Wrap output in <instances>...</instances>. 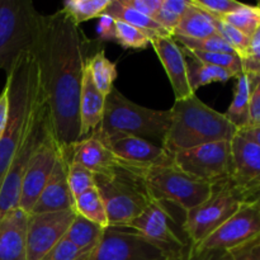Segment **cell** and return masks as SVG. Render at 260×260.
<instances>
[{
	"label": "cell",
	"instance_id": "cell-1",
	"mask_svg": "<svg viewBox=\"0 0 260 260\" xmlns=\"http://www.w3.org/2000/svg\"><path fill=\"white\" fill-rule=\"evenodd\" d=\"M53 136L63 156L80 140V96L88 60V40L62 10L42 15L30 50Z\"/></svg>",
	"mask_w": 260,
	"mask_h": 260
},
{
	"label": "cell",
	"instance_id": "cell-2",
	"mask_svg": "<svg viewBox=\"0 0 260 260\" xmlns=\"http://www.w3.org/2000/svg\"><path fill=\"white\" fill-rule=\"evenodd\" d=\"M5 85L9 90V114L0 139V187L27 137L33 116L43 101L37 66L30 53H24L7 74Z\"/></svg>",
	"mask_w": 260,
	"mask_h": 260
},
{
	"label": "cell",
	"instance_id": "cell-3",
	"mask_svg": "<svg viewBox=\"0 0 260 260\" xmlns=\"http://www.w3.org/2000/svg\"><path fill=\"white\" fill-rule=\"evenodd\" d=\"M162 147L170 155L217 141H231L238 134L225 114L203 103L197 95L175 101Z\"/></svg>",
	"mask_w": 260,
	"mask_h": 260
},
{
	"label": "cell",
	"instance_id": "cell-4",
	"mask_svg": "<svg viewBox=\"0 0 260 260\" xmlns=\"http://www.w3.org/2000/svg\"><path fill=\"white\" fill-rule=\"evenodd\" d=\"M172 113L139 106L116 88L106 96L103 122L99 131L103 135L124 134L140 137L152 142H160L162 146L170 126Z\"/></svg>",
	"mask_w": 260,
	"mask_h": 260
},
{
	"label": "cell",
	"instance_id": "cell-5",
	"mask_svg": "<svg viewBox=\"0 0 260 260\" xmlns=\"http://www.w3.org/2000/svg\"><path fill=\"white\" fill-rule=\"evenodd\" d=\"M41 18L30 0H0V69L5 74L30 52Z\"/></svg>",
	"mask_w": 260,
	"mask_h": 260
},
{
	"label": "cell",
	"instance_id": "cell-6",
	"mask_svg": "<svg viewBox=\"0 0 260 260\" xmlns=\"http://www.w3.org/2000/svg\"><path fill=\"white\" fill-rule=\"evenodd\" d=\"M185 212L172 203L151 200L150 205L127 223L124 229L149 239L169 251L177 260H184L192 246L184 229Z\"/></svg>",
	"mask_w": 260,
	"mask_h": 260
},
{
	"label": "cell",
	"instance_id": "cell-7",
	"mask_svg": "<svg viewBox=\"0 0 260 260\" xmlns=\"http://www.w3.org/2000/svg\"><path fill=\"white\" fill-rule=\"evenodd\" d=\"M95 185L104 206L109 228H124L151 202L144 180L121 167L113 175H95Z\"/></svg>",
	"mask_w": 260,
	"mask_h": 260
},
{
	"label": "cell",
	"instance_id": "cell-8",
	"mask_svg": "<svg viewBox=\"0 0 260 260\" xmlns=\"http://www.w3.org/2000/svg\"><path fill=\"white\" fill-rule=\"evenodd\" d=\"M140 175L151 200L172 203L184 212L205 202L212 193V185L190 178L173 160L142 170Z\"/></svg>",
	"mask_w": 260,
	"mask_h": 260
},
{
	"label": "cell",
	"instance_id": "cell-9",
	"mask_svg": "<svg viewBox=\"0 0 260 260\" xmlns=\"http://www.w3.org/2000/svg\"><path fill=\"white\" fill-rule=\"evenodd\" d=\"M244 202V197L233 187L230 180L212 185L210 197L185 212L184 229L190 244L200 245L223 225Z\"/></svg>",
	"mask_w": 260,
	"mask_h": 260
},
{
	"label": "cell",
	"instance_id": "cell-10",
	"mask_svg": "<svg viewBox=\"0 0 260 260\" xmlns=\"http://www.w3.org/2000/svg\"><path fill=\"white\" fill-rule=\"evenodd\" d=\"M50 129V116H48L45 101H42L33 116L27 137H25L18 154L15 155L7 175L3 180L2 187H0V218L7 215L9 211L18 207L23 177H24L25 170L29 164L30 157Z\"/></svg>",
	"mask_w": 260,
	"mask_h": 260
},
{
	"label": "cell",
	"instance_id": "cell-11",
	"mask_svg": "<svg viewBox=\"0 0 260 260\" xmlns=\"http://www.w3.org/2000/svg\"><path fill=\"white\" fill-rule=\"evenodd\" d=\"M173 162L190 178L215 185L230 179L231 141L201 145L172 155Z\"/></svg>",
	"mask_w": 260,
	"mask_h": 260
},
{
	"label": "cell",
	"instance_id": "cell-12",
	"mask_svg": "<svg viewBox=\"0 0 260 260\" xmlns=\"http://www.w3.org/2000/svg\"><path fill=\"white\" fill-rule=\"evenodd\" d=\"M88 260H177L169 251L124 228H107Z\"/></svg>",
	"mask_w": 260,
	"mask_h": 260
},
{
	"label": "cell",
	"instance_id": "cell-13",
	"mask_svg": "<svg viewBox=\"0 0 260 260\" xmlns=\"http://www.w3.org/2000/svg\"><path fill=\"white\" fill-rule=\"evenodd\" d=\"M260 239V202L245 201L239 210L212 235L200 244V248L233 251Z\"/></svg>",
	"mask_w": 260,
	"mask_h": 260
},
{
	"label": "cell",
	"instance_id": "cell-14",
	"mask_svg": "<svg viewBox=\"0 0 260 260\" xmlns=\"http://www.w3.org/2000/svg\"><path fill=\"white\" fill-rule=\"evenodd\" d=\"M96 132L101 135L122 167L136 174L145 169L167 164L173 160L172 155L164 147L152 144L147 140L124 134L103 135L99 131Z\"/></svg>",
	"mask_w": 260,
	"mask_h": 260
},
{
	"label": "cell",
	"instance_id": "cell-15",
	"mask_svg": "<svg viewBox=\"0 0 260 260\" xmlns=\"http://www.w3.org/2000/svg\"><path fill=\"white\" fill-rule=\"evenodd\" d=\"M58 154H60V147L51 128L43 141L33 152L23 177L18 207L25 212H32L33 206L36 205L41 192L52 174Z\"/></svg>",
	"mask_w": 260,
	"mask_h": 260
},
{
	"label": "cell",
	"instance_id": "cell-16",
	"mask_svg": "<svg viewBox=\"0 0 260 260\" xmlns=\"http://www.w3.org/2000/svg\"><path fill=\"white\" fill-rule=\"evenodd\" d=\"M75 210L30 215L27 236V260H41L65 238L75 218Z\"/></svg>",
	"mask_w": 260,
	"mask_h": 260
},
{
	"label": "cell",
	"instance_id": "cell-17",
	"mask_svg": "<svg viewBox=\"0 0 260 260\" xmlns=\"http://www.w3.org/2000/svg\"><path fill=\"white\" fill-rule=\"evenodd\" d=\"M230 183L245 201L260 193V146L236 134L231 140Z\"/></svg>",
	"mask_w": 260,
	"mask_h": 260
},
{
	"label": "cell",
	"instance_id": "cell-18",
	"mask_svg": "<svg viewBox=\"0 0 260 260\" xmlns=\"http://www.w3.org/2000/svg\"><path fill=\"white\" fill-rule=\"evenodd\" d=\"M155 53L159 57L168 79L172 84L175 101H183L194 95L188 80L187 58L182 47L170 35L156 36L151 40Z\"/></svg>",
	"mask_w": 260,
	"mask_h": 260
},
{
	"label": "cell",
	"instance_id": "cell-19",
	"mask_svg": "<svg viewBox=\"0 0 260 260\" xmlns=\"http://www.w3.org/2000/svg\"><path fill=\"white\" fill-rule=\"evenodd\" d=\"M68 162L70 161L63 156L60 150L52 174L41 192L36 205L33 206L30 215L75 210V198L69 187Z\"/></svg>",
	"mask_w": 260,
	"mask_h": 260
},
{
	"label": "cell",
	"instance_id": "cell-20",
	"mask_svg": "<svg viewBox=\"0 0 260 260\" xmlns=\"http://www.w3.org/2000/svg\"><path fill=\"white\" fill-rule=\"evenodd\" d=\"M70 161H76L95 175L109 177L122 167L98 132L81 139L70 151Z\"/></svg>",
	"mask_w": 260,
	"mask_h": 260
},
{
	"label": "cell",
	"instance_id": "cell-21",
	"mask_svg": "<svg viewBox=\"0 0 260 260\" xmlns=\"http://www.w3.org/2000/svg\"><path fill=\"white\" fill-rule=\"evenodd\" d=\"M30 213L17 207L0 218V260H27Z\"/></svg>",
	"mask_w": 260,
	"mask_h": 260
},
{
	"label": "cell",
	"instance_id": "cell-22",
	"mask_svg": "<svg viewBox=\"0 0 260 260\" xmlns=\"http://www.w3.org/2000/svg\"><path fill=\"white\" fill-rule=\"evenodd\" d=\"M106 109V95L99 91L85 68L80 96V140L90 136L99 129ZM79 140V141H80Z\"/></svg>",
	"mask_w": 260,
	"mask_h": 260
},
{
	"label": "cell",
	"instance_id": "cell-23",
	"mask_svg": "<svg viewBox=\"0 0 260 260\" xmlns=\"http://www.w3.org/2000/svg\"><path fill=\"white\" fill-rule=\"evenodd\" d=\"M215 35H217V32L212 15L196 7L192 2H189L182 19L172 33V36H180L193 40H203Z\"/></svg>",
	"mask_w": 260,
	"mask_h": 260
},
{
	"label": "cell",
	"instance_id": "cell-24",
	"mask_svg": "<svg viewBox=\"0 0 260 260\" xmlns=\"http://www.w3.org/2000/svg\"><path fill=\"white\" fill-rule=\"evenodd\" d=\"M103 14L109 15L113 19L119 20V22L127 23L135 28L144 30L147 35L151 36L152 38L156 36H167L169 33L164 29L160 24H157L152 18L146 17L141 13L136 12L132 8L124 5L121 0H111L108 7L103 12Z\"/></svg>",
	"mask_w": 260,
	"mask_h": 260
},
{
	"label": "cell",
	"instance_id": "cell-25",
	"mask_svg": "<svg viewBox=\"0 0 260 260\" xmlns=\"http://www.w3.org/2000/svg\"><path fill=\"white\" fill-rule=\"evenodd\" d=\"M249 111H250V81L245 73L236 78L235 91L230 107L225 117L236 127V129L249 126Z\"/></svg>",
	"mask_w": 260,
	"mask_h": 260
},
{
	"label": "cell",
	"instance_id": "cell-26",
	"mask_svg": "<svg viewBox=\"0 0 260 260\" xmlns=\"http://www.w3.org/2000/svg\"><path fill=\"white\" fill-rule=\"evenodd\" d=\"M184 55L185 58H187L188 80H189L190 89L194 94L201 86L208 85V84L212 83H226L231 78H235L230 71L225 70V69L201 62L197 58L192 57V56L185 52Z\"/></svg>",
	"mask_w": 260,
	"mask_h": 260
},
{
	"label": "cell",
	"instance_id": "cell-27",
	"mask_svg": "<svg viewBox=\"0 0 260 260\" xmlns=\"http://www.w3.org/2000/svg\"><path fill=\"white\" fill-rule=\"evenodd\" d=\"M106 229L91 221L86 220L83 216L76 213L73 223L69 228L65 238L70 240L76 248L81 249L84 251L93 253L94 249L99 245L102 238L104 235Z\"/></svg>",
	"mask_w": 260,
	"mask_h": 260
},
{
	"label": "cell",
	"instance_id": "cell-28",
	"mask_svg": "<svg viewBox=\"0 0 260 260\" xmlns=\"http://www.w3.org/2000/svg\"><path fill=\"white\" fill-rule=\"evenodd\" d=\"M86 69L90 73L91 79L96 88L104 95H108L112 89L114 88L118 71H117V63L109 60L106 56L104 50L96 51L86 60Z\"/></svg>",
	"mask_w": 260,
	"mask_h": 260
},
{
	"label": "cell",
	"instance_id": "cell-29",
	"mask_svg": "<svg viewBox=\"0 0 260 260\" xmlns=\"http://www.w3.org/2000/svg\"><path fill=\"white\" fill-rule=\"evenodd\" d=\"M75 212L103 229L109 228L106 206L96 187L85 190L75 198Z\"/></svg>",
	"mask_w": 260,
	"mask_h": 260
},
{
	"label": "cell",
	"instance_id": "cell-30",
	"mask_svg": "<svg viewBox=\"0 0 260 260\" xmlns=\"http://www.w3.org/2000/svg\"><path fill=\"white\" fill-rule=\"evenodd\" d=\"M109 3L111 0H65L61 10L79 25L94 18L98 19Z\"/></svg>",
	"mask_w": 260,
	"mask_h": 260
},
{
	"label": "cell",
	"instance_id": "cell-31",
	"mask_svg": "<svg viewBox=\"0 0 260 260\" xmlns=\"http://www.w3.org/2000/svg\"><path fill=\"white\" fill-rule=\"evenodd\" d=\"M220 19L251 38V36L260 27V9L256 5L244 4L238 10L220 18Z\"/></svg>",
	"mask_w": 260,
	"mask_h": 260
},
{
	"label": "cell",
	"instance_id": "cell-32",
	"mask_svg": "<svg viewBox=\"0 0 260 260\" xmlns=\"http://www.w3.org/2000/svg\"><path fill=\"white\" fill-rule=\"evenodd\" d=\"M175 42L182 48L188 51H200V52H216V53H238L233 50L230 45H228L225 40L220 35L211 36L203 40H193V38L180 37V36H172ZM239 56V55H238Z\"/></svg>",
	"mask_w": 260,
	"mask_h": 260
},
{
	"label": "cell",
	"instance_id": "cell-33",
	"mask_svg": "<svg viewBox=\"0 0 260 260\" xmlns=\"http://www.w3.org/2000/svg\"><path fill=\"white\" fill-rule=\"evenodd\" d=\"M185 53L192 57L197 58L201 62L208 63V65L218 66L225 70L230 71L235 78L244 73L243 60L235 53H216V52H200V51H188L183 48Z\"/></svg>",
	"mask_w": 260,
	"mask_h": 260
},
{
	"label": "cell",
	"instance_id": "cell-34",
	"mask_svg": "<svg viewBox=\"0 0 260 260\" xmlns=\"http://www.w3.org/2000/svg\"><path fill=\"white\" fill-rule=\"evenodd\" d=\"M189 2L187 0H162L161 7L155 14L154 20L161 25L170 36L182 19Z\"/></svg>",
	"mask_w": 260,
	"mask_h": 260
},
{
	"label": "cell",
	"instance_id": "cell-35",
	"mask_svg": "<svg viewBox=\"0 0 260 260\" xmlns=\"http://www.w3.org/2000/svg\"><path fill=\"white\" fill-rule=\"evenodd\" d=\"M151 36L144 30L116 20V42L123 48L144 50L151 43Z\"/></svg>",
	"mask_w": 260,
	"mask_h": 260
},
{
	"label": "cell",
	"instance_id": "cell-36",
	"mask_svg": "<svg viewBox=\"0 0 260 260\" xmlns=\"http://www.w3.org/2000/svg\"><path fill=\"white\" fill-rule=\"evenodd\" d=\"M213 23H215L217 35H220L228 42V45H230L233 47V50L238 53L241 60H244L249 53L250 37L245 36L240 30H238L233 25L225 23L223 20L217 19V18H213Z\"/></svg>",
	"mask_w": 260,
	"mask_h": 260
},
{
	"label": "cell",
	"instance_id": "cell-37",
	"mask_svg": "<svg viewBox=\"0 0 260 260\" xmlns=\"http://www.w3.org/2000/svg\"><path fill=\"white\" fill-rule=\"evenodd\" d=\"M68 180L74 198L90 188L96 187L95 174L76 161L68 162Z\"/></svg>",
	"mask_w": 260,
	"mask_h": 260
},
{
	"label": "cell",
	"instance_id": "cell-38",
	"mask_svg": "<svg viewBox=\"0 0 260 260\" xmlns=\"http://www.w3.org/2000/svg\"><path fill=\"white\" fill-rule=\"evenodd\" d=\"M90 254L76 248L70 240L63 238L41 260H88Z\"/></svg>",
	"mask_w": 260,
	"mask_h": 260
},
{
	"label": "cell",
	"instance_id": "cell-39",
	"mask_svg": "<svg viewBox=\"0 0 260 260\" xmlns=\"http://www.w3.org/2000/svg\"><path fill=\"white\" fill-rule=\"evenodd\" d=\"M190 2L217 19L235 12L244 5V3L236 0H190Z\"/></svg>",
	"mask_w": 260,
	"mask_h": 260
},
{
	"label": "cell",
	"instance_id": "cell-40",
	"mask_svg": "<svg viewBox=\"0 0 260 260\" xmlns=\"http://www.w3.org/2000/svg\"><path fill=\"white\" fill-rule=\"evenodd\" d=\"M246 75H248L249 81H250V111H249V126H260V73L246 74Z\"/></svg>",
	"mask_w": 260,
	"mask_h": 260
},
{
	"label": "cell",
	"instance_id": "cell-41",
	"mask_svg": "<svg viewBox=\"0 0 260 260\" xmlns=\"http://www.w3.org/2000/svg\"><path fill=\"white\" fill-rule=\"evenodd\" d=\"M243 66L245 74L260 73V27L251 36L249 53L243 60Z\"/></svg>",
	"mask_w": 260,
	"mask_h": 260
},
{
	"label": "cell",
	"instance_id": "cell-42",
	"mask_svg": "<svg viewBox=\"0 0 260 260\" xmlns=\"http://www.w3.org/2000/svg\"><path fill=\"white\" fill-rule=\"evenodd\" d=\"M184 260H233L230 251L203 249L198 245H192L188 250Z\"/></svg>",
	"mask_w": 260,
	"mask_h": 260
},
{
	"label": "cell",
	"instance_id": "cell-43",
	"mask_svg": "<svg viewBox=\"0 0 260 260\" xmlns=\"http://www.w3.org/2000/svg\"><path fill=\"white\" fill-rule=\"evenodd\" d=\"M121 2L128 8H132L136 12L154 19L155 14L161 7L162 0H121Z\"/></svg>",
	"mask_w": 260,
	"mask_h": 260
},
{
	"label": "cell",
	"instance_id": "cell-44",
	"mask_svg": "<svg viewBox=\"0 0 260 260\" xmlns=\"http://www.w3.org/2000/svg\"><path fill=\"white\" fill-rule=\"evenodd\" d=\"M96 32L101 41L116 42V19L107 14H102L98 18Z\"/></svg>",
	"mask_w": 260,
	"mask_h": 260
},
{
	"label": "cell",
	"instance_id": "cell-45",
	"mask_svg": "<svg viewBox=\"0 0 260 260\" xmlns=\"http://www.w3.org/2000/svg\"><path fill=\"white\" fill-rule=\"evenodd\" d=\"M230 253L233 260H260V239Z\"/></svg>",
	"mask_w": 260,
	"mask_h": 260
},
{
	"label": "cell",
	"instance_id": "cell-46",
	"mask_svg": "<svg viewBox=\"0 0 260 260\" xmlns=\"http://www.w3.org/2000/svg\"><path fill=\"white\" fill-rule=\"evenodd\" d=\"M8 114H9V90L8 86L4 85V89L0 93V139L3 137L7 127Z\"/></svg>",
	"mask_w": 260,
	"mask_h": 260
},
{
	"label": "cell",
	"instance_id": "cell-47",
	"mask_svg": "<svg viewBox=\"0 0 260 260\" xmlns=\"http://www.w3.org/2000/svg\"><path fill=\"white\" fill-rule=\"evenodd\" d=\"M238 135L260 146V126H249L243 129H239Z\"/></svg>",
	"mask_w": 260,
	"mask_h": 260
},
{
	"label": "cell",
	"instance_id": "cell-48",
	"mask_svg": "<svg viewBox=\"0 0 260 260\" xmlns=\"http://www.w3.org/2000/svg\"><path fill=\"white\" fill-rule=\"evenodd\" d=\"M253 200H258L259 201V202H260V193H259V194L258 196H256V197L255 198H253ZM251 201V200H250Z\"/></svg>",
	"mask_w": 260,
	"mask_h": 260
},
{
	"label": "cell",
	"instance_id": "cell-49",
	"mask_svg": "<svg viewBox=\"0 0 260 260\" xmlns=\"http://www.w3.org/2000/svg\"><path fill=\"white\" fill-rule=\"evenodd\" d=\"M256 7H258V8H259V9H260V3H258V5H256Z\"/></svg>",
	"mask_w": 260,
	"mask_h": 260
}]
</instances>
